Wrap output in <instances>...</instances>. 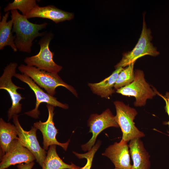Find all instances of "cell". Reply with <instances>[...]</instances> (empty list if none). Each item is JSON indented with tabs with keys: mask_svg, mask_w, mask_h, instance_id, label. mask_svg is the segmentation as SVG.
Returning a JSON list of instances; mask_svg holds the SVG:
<instances>
[{
	"mask_svg": "<svg viewBox=\"0 0 169 169\" xmlns=\"http://www.w3.org/2000/svg\"><path fill=\"white\" fill-rule=\"evenodd\" d=\"M53 35L51 32L46 33L38 41L40 49L37 54L26 57L24 60L26 65L35 67L49 72L58 73L62 67L55 63L53 59L54 53L49 48L50 43Z\"/></svg>",
	"mask_w": 169,
	"mask_h": 169,
	"instance_id": "obj_6",
	"label": "cell"
},
{
	"mask_svg": "<svg viewBox=\"0 0 169 169\" xmlns=\"http://www.w3.org/2000/svg\"><path fill=\"white\" fill-rule=\"evenodd\" d=\"M9 12H7L3 15L0 22V50H2L6 46L11 47L14 52L18 49L15 45V35L12 33L13 23L12 19L7 21Z\"/></svg>",
	"mask_w": 169,
	"mask_h": 169,
	"instance_id": "obj_18",
	"label": "cell"
},
{
	"mask_svg": "<svg viewBox=\"0 0 169 169\" xmlns=\"http://www.w3.org/2000/svg\"><path fill=\"white\" fill-rule=\"evenodd\" d=\"M42 169H80L81 168L72 163L68 164L64 162L57 154L56 145L49 146Z\"/></svg>",
	"mask_w": 169,
	"mask_h": 169,
	"instance_id": "obj_19",
	"label": "cell"
},
{
	"mask_svg": "<svg viewBox=\"0 0 169 169\" xmlns=\"http://www.w3.org/2000/svg\"><path fill=\"white\" fill-rule=\"evenodd\" d=\"M129 151L133 161L132 169H150V156L140 138L130 141Z\"/></svg>",
	"mask_w": 169,
	"mask_h": 169,
	"instance_id": "obj_15",
	"label": "cell"
},
{
	"mask_svg": "<svg viewBox=\"0 0 169 169\" xmlns=\"http://www.w3.org/2000/svg\"><path fill=\"white\" fill-rule=\"evenodd\" d=\"M127 142L121 140L106 148L103 156L109 158L115 167L122 169H131L130 153Z\"/></svg>",
	"mask_w": 169,
	"mask_h": 169,
	"instance_id": "obj_13",
	"label": "cell"
},
{
	"mask_svg": "<svg viewBox=\"0 0 169 169\" xmlns=\"http://www.w3.org/2000/svg\"><path fill=\"white\" fill-rule=\"evenodd\" d=\"M17 115L13 117V121L15 125L18 136V140L22 145L28 149L34 156L37 162L42 166L46 157L45 150L40 146L36 136L37 129L32 126L28 131L24 130L21 126Z\"/></svg>",
	"mask_w": 169,
	"mask_h": 169,
	"instance_id": "obj_8",
	"label": "cell"
},
{
	"mask_svg": "<svg viewBox=\"0 0 169 169\" xmlns=\"http://www.w3.org/2000/svg\"><path fill=\"white\" fill-rule=\"evenodd\" d=\"M144 15H143L142 30L137 43L131 51L123 54L121 59L115 66L116 69L127 66L135 62L138 59L146 55L156 57L159 54L156 48L151 43L153 37L151 29L147 27Z\"/></svg>",
	"mask_w": 169,
	"mask_h": 169,
	"instance_id": "obj_3",
	"label": "cell"
},
{
	"mask_svg": "<svg viewBox=\"0 0 169 169\" xmlns=\"http://www.w3.org/2000/svg\"><path fill=\"white\" fill-rule=\"evenodd\" d=\"M28 19L40 18L52 20L56 23L69 20L74 18L72 13L62 10L50 5L44 7L38 6L34 8L26 16Z\"/></svg>",
	"mask_w": 169,
	"mask_h": 169,
	"instance_id": "obj_14",
	"label": "cell"
},
{
	"mask_svg": "<svg viewBox=\"0 0 169 169\" xmlns=\"http://www.w3.org/2000/svg\"><path fill=\"white\" fill-rule=\"evenodd\" d=\"M15 125L6 122L2 118L0 119V158L8 151L15 139H18Z\"/></svg>",
	"mask_w": 169,
	"mask_h": 169,
	"instance_id": "obj_17",
	"label": "cell"
},
{
	"mask_svg": "<svg viewBox=\"0 0 169 169\" xmlns=\"http://www.w3.org/2000/svg\"><path fill=\"white\" fill-rule=\"evenodd\" d=\"M113 169H120V168H115H115Z\"/></svg>",
	"mask_w": 169,
	"mask_h": 169,
	"instance_id": "obj_25",
	"label": "cell"
},
{
	"mask_svg": "<svg viewBox=\"0 0 169 169\" xmlns=\"http://www.w3.org/2000/svg\"><path fill=\"white\" fill-rule=\"evenodd\" d=\"M35 0H14L9 3L4 9L5 12L13 10H19L22 15L26 16L34 8L38 6Z\"/></svg>",
	"mask_w": 169,
	"mask_h": 169,
	"instance_id": "obj_20",
	"label": "cell"
},
{
	"mask_svg": "<svg viewBox=\"0 0 169 169\" xmlns=\"http://www.w3.org/2000/svg\"><path fill=\"white\" fill-rule=\"evenodd\" d=\"M18 66L16 63L11 62L3 70V72L0 77V89L6 90L9 95L12 102V105L8 111V121L13 118L15 115L20 113L22 110V105L20 102L24 98L18 93V89L24 88L15 85L12 81V78L16 74Z\"/></svg>",
	"mask_w": 169,
	"mask_h": 169,
	"instance_id": "obj_7",
	"label": "cell"
},
{
	"mask_svg": "<svg viewBox=\"0 0 169 169\" xmlns=\"http://www.w3.org/2000/svg\"><path fill=\"white\" fill-rule=\"evenodd\" d=\"M34 164V163L32 162L28 163H21L18 164L17 166L18 169H31Z\"/></svg>",
	"mask_w": 169,
	"mask_h": 169,
	"instance_id": "obj_24",
	"label": "cell"
},
{
	"mask_svg": "<svg viewBox=\"0 0 169 169\" xmlns=\"http://www.w3.org/2000/svg\"></svg>",
	"mask_w": 169,
	"mask_h": 169,
	"instance_id": "obj_26",
	"label": "cell"
},
{
	"mask_svg": "<svg viewBox=\"0 0 169 169\" xmlns=\"http://www.w3.org/2000/svg\"><path fill=\"white\" fill-rule=\"evenodd\" d=\"M116 111L115 120L122 133L121 140L127 142L135 138H141L145 134L136 126L134 121L138 113L134 108L122 101L114 102Z\"/></svg>",
	"mask_w": 169,
	"mask_h": 169,
	"instance_id": "obj_4",
	"label": "cell"
},
{
	"mask_svg": "<svg viewBox=\"0 0 169 169\" xmlns=\"http://www.w3.org/2000/svg\"><path fill=\"white\" fill-rule=\"evenodd\" d=\"M123 69L122 67L117 68L110 76L102 81L97 83H89L88 85L94 94L101 98L109 99L115 92L114 86L119 74Z\"/></svg>",
	"mask_w": 169,
	"mask_h": 169,
	"instance_id": "obj_16",
	"label": "cell"
},
{
	"mask_svg": "<svg viewBox=\"0 0 169 169\" xmlns=\"http://www.w3.org/2000/svg\"><path fill=\"white\" fill-rule=\"evenodd\" d=\"M101 144L100 141H98L90 151L85 153L80 154L75 152H73V153L79 158H85L87 160L85 165L81 168L80 169H90L94 155L99 148Z\"/></svg>",
	"mask_w": 169,
	"mask_h": 169,
	"instance_id": "obj_22",
	"label": "cell"
},
{
	"mask_svg": "<svg viewBox=\"0 0 169 169\" xmlns=\"http://www.w3.org/2000/svg\"><path fill=\"white\" fill-rule=\"evenodd\" d=\"M88 124L90 127L89 132L92 133L91 139L85 144L82 145V150L89 151L94 145L97 137L103 130L108 128L119 127L114 115L109 109H107L100 114H92L90 116Z\"/></svg>",
	"mask_w": 169,
	"mask_h": 169,
	"instance_id": "obj_9",
	"label": "cell"
},
{
	"mask_svg": "<svg viewBox=\"0 0 169 169\" xmlns=\"http://www.w3.org/2000/svg\"><path fill=\"white\" fill-rule=\"evenodd\" d=\"M48 111V117L47 120L42 122L37 121L33 124V126L39 129L41 132L43 138V148L47 150L49 146L52 145H58L66 151L69 143L68 140L64 143L58 142L56 139L58 130L55 128L53 121L54 106L49 104L46 105Z\"/></svg>",
	"mask_w": 169,
	"mask_h": 169,
	"instance_id": "obj_11",
	"label": "cell"
},
{
	"mask_svg": "<svg viewBox=\"0 0 169 169\" xmlns=\"http://www.w3.org/2000/svg\"><path fill=\"white\" fill-rule=\"evenodd\" d=\"M14 76L28 85L34 92L36 98L35 108L31 110L25 112V114L35 119L38 118L40 113L38 108L40 104L42 103H45L54 107L57 106L64 109L68 108L69 106L67 104L60 102L56 97L45 92L27 75L23 74L16 73Z\"/></svg>",
	"mask_w": 169,
	"mask_h": 169,
	"instance_id": "obj_10",
	"label": "cell"
},
{
	"mask_svg": "<svg viewBox=\"0 0 169 169\" xmlns=\"http://www.w3.org/2000/svg\"><path fill=\"white\" fill-rule=\"evenodd\" d=\"M135 78L129 85L116 90V92L123 95L134 97L135 101L134 105L141 107L145 105L147 99H151L156 94L154 90L146 81L143 72L136 69Z\"/></svg>",
	"mask_w": 169,
	"mask_h": 169,
	"instance_id": "obj_5",
	"label": "cell"
},
{
	"mask_svg": "<svg viewBox=\"0 0 169 169\" xmlns=\"http://www.w3.org/2000/svg\"><path fill=\"white\" fill-rule=\"evenodd\" d=\"M135 62L131 63L125 68H123L119 74L114 86L115 90L129 85L134 80L133 69Z\"/></svg>",
	"mask_w": 169,
	"mask_h": 169,
	"instance_id": "obj_21",
	"label": "cell"
},
{
	"mask_svg": "<svg viewBox=\"0 0 169 169\" xmlns=\"http://www.w3.org/2000/svg\"><path fill=\"white\" fill-rule=\"evenodd\" d=\"M154 90L156 95L160 96L164 100L166 103L165 109L166 112L167 113L169 117V92H167L165 95H163L155 88ZM164 124L165 125H168L169 127V120L167 122H164ZM168 133V136H169V132Z\"/></svg>",
	"mask_w": 169,
	"mask_h": 169,
	"instance_id": "obj_23",
	"label": "cell"
},
{
	"mask_svg": "<svg viewBox=\"0 0 169 169\" xmlns=\"http://www.w3.org/2000/svg\"><path fill=\"white\" fill-rule=\"evenodd\" d=\"M11 12L13 23L12 31L15 33L16 46L20 52L30 53L33 41L36 38L42 37L46 33V32L40 33L39 31L46 28L48 24L46 22L40 24L31 23L17 10H12Z\"/></svg>",
	"mask_w": 169,
	"mask_h": 169,
	"instance_id": "obj_1",
	"label": "cell"
},
{
	"mask_svg": "<svg viewBox=\"0 0 169 169\" xmlns=\"http://www.w3.org/2000/svg\"><path fill=\"white\" fill-rule=\"evenodd\" d=\"M0 158V169H5L16 164L28 163L36 159L33 154L22 145L18 139L13 141L8 151Z\"/></svg>",
	"mask_w": 169,
	"mask_h": 169,
	"instance_id": "obj_12",
	"label": "cell"
},
{
	"mask_svg": "<svg viewBox=\"0 0 169 169\" xmlns=\"http://www.w3.org/2000/svg\"><path fill=\"white\" fill-rule=\"evenodd\" d=\"M18 70L32 79L40 87L43 88L50 95L53 96L56 93L55 89L59 86L66 88L75 96L78 94L71 86L64 81L58 74L41 70L35 67L21 64Z\"/></svg>",
	"mask_w": 169,
	"mask_h": 169,
	"instance_id": "obj_2",
	"label": "cell"
}]
</instances>
